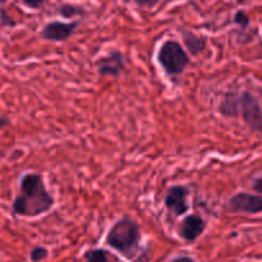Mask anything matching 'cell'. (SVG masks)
<instances>
[{
	"label": "cell",
	"mask_w": 262,
	"mask_h": 262,
	"mask_svg": "<svg viewBox=\"0 0 262 262\" xmlns=\"http://www.w3.org/2000/svg\"><path fill=\"white\" fill-rule=\"evenodd\" d=\"M59 13L61 14V17L64 18H73L76 15L83 14L84 10L81 7H77V5L72 4H63L59 8Z\"/></svg>",
	"instance_id": "obj_12"
},
{
	"label": "cell",
	"mask_w": 262,
	"mask_h": 262,
	"mask_svg": "<svg viewBox=\"0 0 262 262\" xmlns=\"http://www.w3.org/2000/svg\"><path fill=\"white\" fill-rule=\"evenodd\" d=\"M78 23H64L59 22V20H54V22L48 23L43 26L42 31H41V36L45 40L54 41V42H60V41H67L72 35H73L74 30L77 28Z\"/></svg>",
	"instance_id": "obj_7"
},
{
	"label": "cell",
	"mask_w": 262,
	"mask_h": 262,
	"mask_svg": "<svg viewBox=\"0 0 262 262\" xmlns=\"http://www.w3.org/2000/svg\"><path fill=\"white\" fill-rule=\"evenodd\" d=\"M158 61L169 76H178L189 64V58L181 43L169 40L159 49Z\"/></svg>",
	"instance_id": "obj_3"
},
{
	"label": "cell",
	"mask_w": 262,
	"mask_h": 262,
	"mask_svg": "<svg viewBox=\"0 0 262 262\" xmlns=\"http://www.w3.org/2000/svg\"><path fill=\"white\" fill-rule=\"evenodd\" d=\"M205 230V222L199 215H189L183 220L181 225V237L187 242H193Z\"/></svg>",
	"instance_id": "obj_9"
},
{
	"label": "cell",
	"mask_w": 262,
	"mask_h": 262,
	"mask_svg": "<svg viewBox=\"0 0 262 262\" xmlns=\"http://www.w3.org/2000/svg\"><path fill=\"white\" fill-rule=\"evenodd\" d=\"M239 110L248 127L252 130L262 132V110L257 99L250 92L239 96Z\"/></svg>",
	"instance_id": "obj_4"
},
{
	"label": "cell",
	"mask_w": 262,
	"mask_h": 262,
	"mask_svg": "<svg viewBox=\"0 0 262 262\" xmlns=\"http://www.w3.org/2000/svg\"><path fill=\"white\" fill-rule=\"evenodd\" d=\"M229 209L234 212L260 214L262 212V196L239 192L229 200Z\"/></svg>",
	"instance_id": "obj_5"
},
{
	"label": "cell",
	"mask_w": 262,
	"mask_h": 262,
	"mask_svg": "<svg viewBox=\"0 0 262 262\" xmlns=\"http://www.w3.org/2000/svg\"><path fill=\"white\" fill-rule=\"evenodd\" d=\"M171 262H194V261L192 260V258H189V257H178V258H176V260H173Z\"/></svg>",
	"instance_id": "obj_19"
},
{
	"label": "cell",
	"mask_w": 262,
	"mask_h": 262,
	"mask_svg": "<svg viewBox=\"0 0 262 262\" xmlns=\"http://www.w3.org/2000/svg\"><path fill=\"white\" fill-rule=\"evenodd\" d=\"M234 22L242 28H247L248 25H250V17L243 10H238L234 15Z\"/></svg>",
	"instance_id": "obj_15"
},
{
	"label": "cell",
	"mask_w": 262,
	"mask_h": 262,
	"mask_svg": "<svg viewBox=\"0 0 262 262\" xmlns=\"http://www.w3.org/2000/svg\"><path fill=\"white\" fill-rule=\"evenodd\" d=\"M183 40L187 49H188L193 55H197V54H200L201 51H204L205 46H206V40H205L204 37H201V36H197L196 33L184 32Z\"/></svg>",
	"instance_id": "obj_10"
},
{
	"label": "cell",
	"mask_w": 262,
	"mask_h": 262,
	"mask_svg": "<svg viewBox=\"0 0 262 262\" xmlns=\"http://www.w3.org/2000/svg\"><path fill=\"white\" fill-rule=\"evenodd\" d=\"M220 113H222L224 117L228 118H234L239 115V97L235 96H227L224 100L222 101L219 106Z\"/></svg>",
	"instance_id": "obj_11"
},
{
	"label": "cell",
	"mask_w": 262,
	"mask_h": 262,
	"mask_svg": "<svg viewBox=\"0 0 262 262\" xmlns=\"http://www.w3.org/2000/svg\"><path fill=\"white\" fill-rule=\"evenodd\" d=\"M124 69V59L119 51H112L97 61V72L101 76H119Z\"/></svg>",
	"instance_id": "obj_8"
},
{
	"label": "cell",
	"mask_w": 262,
	"mask_h": 262,
	"mask_svg": "<svg viewBox=\"0 0 262 262\" xmlns=\"http://www.w3.org/2000/svg\"><path fill=\"white\" fill-rule=\"evenodd\" d=\"M141 241L140 227L135 220L123 217L118 220L106 235V243L127 257H132Z\"/></svg>",
	"instance_id": "obj_2"
},
{
	"label": "cell",
	"mask_w": 262,
	"mask_h": 262,
	"mask_svg": "<svg viewBox=\"0 0 262 262\" xmlns=\"http://www.w3.org/2000/svg\"><path fill=\"white\" fill-rule=\"evenodd\" d=\"M54 197L46 189L43 179L37 173H27L19 181V193L13 201V212L18 216L36 217L53 207Z\"/></svg>",
	"instance_id": "obj_1"
},
{
	"label": "cell",
	"mask_w": 262,
	"mask_h": 262,
	"mask_svg": "<svg viewBox=\"0 0 262 262\" xmlns=\"http://www.w3.org/2000/svg\"><path fill=\"white\" fill-rule=\"evenodd\" d=\"M253 189L256 192H258V193H262V177L256 179L255 183H253Z\"/></svg>",
	"instance_id": "obj_18"
},
{
	"label": "cell",
	"mask_w": 262,
	"mask_h": 262,
	"mask_svg": "<svg viewBox=\"0 0 262 262\" xmlns=\"http://www.w3.org/2000/svg\"><path fill=\"white\" fill-rule=\"evenodd\" d=\"M133 2H135L137 5H140V7L152 8V7H155V5L158 4L160 0H133Z\"/></svg>",
	"instance_id": "obj_17"
},
{
	"label": "cell",
	"mask_w": 262,
	"mask_h": 262,
	"mask_svg": "<svg viewBox=\"0 0 262 262\" xmlns=\"http://www.w3.org/2000/svg\"><path fill=\"white\" fill-rule=\"evenodd\" d=\"M87 262H107V257L105 251L102 250H92L87 253Z\"/></svg>",
	"instance_id": "obj_13"
},
{
	"label": "cell",
	"mask_w": 262,
	"mask_h": 262,
	"mask_svg": "<svg viewBox=\"0 0 262 262\" xmlns=\"http://www.w3.org/2000/svg\"><path fill=\"white\" fill-rule=\"evenodd\" d=\"M43 2H45V0H22L23 4H25L26 7L31 8V9H37V8H40L41 5L43 4Z\"/></svg>",
	"instance_id": "obj_16"
},
{
	"label": "cell",
	"mask_w": 262,
	"mask_h": 262,
	"mask_svg": "<svg viewBox=\"0 0 262 262\" xmlns=\"http://www.w3.org/2000/svg\"><path fill=\"white\" fill-rule=\"evenodd\" d=\"M48 255H49V252H48V250H46V248L35 247L32 251H31L30 257L33 262H38V261H42L43 258L48 257Z\"/></svg>",
	"instance_id": "obj_14"
},
{
	"label": "cell",
	"mask_w": 262,
	"mask_h": 262,
	"mask_svg": "<svg viewBox=\"0 0 262 262\" xmlns=\"http://www.w3.org/2000/svg\"><path fill=\"white\" fill-rule=\"evenodd\" d=\"M188 189L183 186H173L169 188L165 197V206L177 216H182L189 209Z\"/></svg>",
	"instance_id": "obj_6"
}]
</instances>
